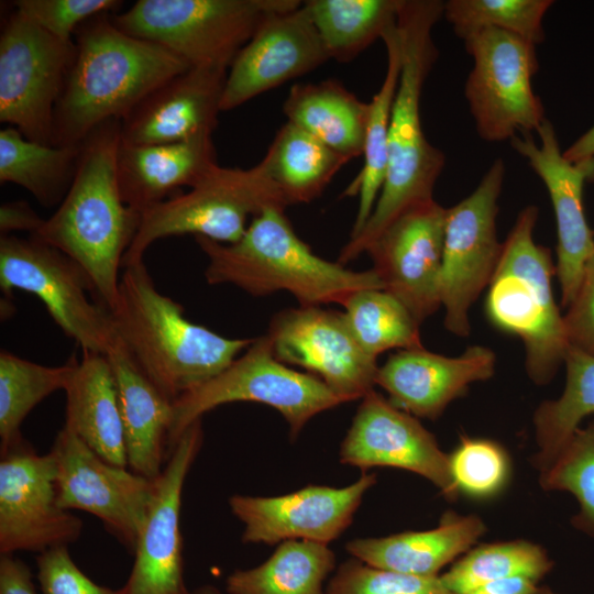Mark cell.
Returning a JSON list of instances; mask_svg holds the SVG:
<instances>
[{"label": "cell", "mask_w": 594, "mask_h": 594, "mask_svg": "<svg viewBox=\"0 0 594 594\" xmlns=\"http://www.w3.org/2000/svg\"><path fill=\"white\" fill-rule=\"evenodd\" d=\"M111 13L75 32L74 62L54 112L53 145L78 146L100 124L122 121L150 92L189 65L167 48L119 30Z\"/></svg>", "instance_id": "6da1fadb"}, {"label": "cell", "mask_w": 594, "mask_h": 594, "mask_svg": "<svg viewBox=\"0 0 594 594\" xmlns=\"http://www.w3.org/2000/svg\"><path fill=\"white\" fill-rule=\"evenodd\" d=\"M443 4L438 0H402L397 21L402 69L389 125L385 179L366 223L340 251L337 262L342 265L365 253L408 207L433 198L446 158L424 133L420 97L438 57L432 29L443 15Z\"/></svg>", "instance_id": "7a4b0ae2"}, {"label": "cell", "mask_w": 594, "mask_h": 594, "mask_svg": "<svg viewBox=\"0 0 594 594\" xmlns=\"http://www.w3.org/2000/svg\"><path fill=\"white\" fill-rule=\"evenodd\" d=\"M120 143V120L103 122L85 139L68 193L31 234L74 260L87 274L97 302L109 310L142 217L120 195L116 169Z\"/></svg>", "instance_id": "3957f363"}, {"label": "cell", "mask_w": 594, "mask_h": 594, "mask_svg": "<svg viewBox=\"0 0 594 594\" xmlns=\"http://www.w3.org/2000/svg\"><path fill=\"white\" fill-rule=\"evenodd\" d=\"M109 310L116 340L172 402L228 367L254 339H231L191 322L156 288L144 261L123 267Z\"/></svg>", "instance_id": "277c9868"}, {"label": "cell", "mask_w": 594, "mask_h": 594, "mask_svg": "<svg viewBox=\"0 0 594 594\" xmlns=\"http://www.w3.org/2000/svg\"><path fill=\"white\" fill-rule=\"evenodd\" d=\"M195 239L208 258L205 277L210 285L231 284L256 297L285 290L302 307L343 306L359 290L383 289L372 268L352 271L316 255L280 208L254 217L235 243Z\"/></svg>", "instance_id": "5b68a950"}, {"label": "cell", "mask_w": 594, "mask_h": 594, "mask_svg": "<svg viewBox=\"0 0 594 594\" xmlns=\"http://www.w3.org/2000/svg\"><path fill=\"white\" fill-rule=\"evenodd\" d=\"M537 219L536 206L519 212L502 244L485 309L494 326L522 340L527 373L534 383L544 385L570 345L552 292L550 251L532 237Z\"/></svg>", "instance_id": "8992f818"}, {"label": "cell", "mask_w": 594, "mask_h": 594, "mask_svg": "<svg viewBox=\"0 0 594 594\" xmlns=\"http://www.w3.org/2000/svg\"><path fill=\"white\" fill-rule=\"evenodd\" d=\"M299 0H139L111 13L122 32L156 43L189 67L229 69L240 50L272 13Z\"/></svg>", "instance_id": "52a82bcc"}, {"label": "cell", "mask_w": 594, "mask_h": 594, "mask_svg": "<svg viewBox=\"0 0 594 594\" xmlns=\"http://www.w3.org/2000/svg\"><path fill=\"white\" fill-rule=\"evenodd\" d=\"M271 207L285 210L288 204L262 160L248 169L217 165L188 193L172 196L142 213L122 267L144 261L147 249L167 237L193 234L235 243L246 231L249 217Z\"/></svg>", "instance_id": "ba28073f"}, {"label": "cell", "mask_w": 594, "mask_h": 594, "mask_svg": "<svg viewBox=\"0 0 594 594\" xmlns=\"http://www.w3.org/2000/svg\"><path fill=\"white\" fill-rule=\"evenodd\" d=\"M237 402L273 407L288 424L292 438L316 415L345 403L318 377L279 362L264 334L218 375L173 402L168 452L204 414Z\"/></svg>", "instance_id": "9c48e42d"}, {"label": "cell", "mask_w": 594, "mask_h": 594, "mask_svg": "<svg viewBox=\"0 0 594 594\" xmlns=\"http://www.w3.org/2000/svg\"><path fill=\"white\" fill-rule=\"evenodd\" d=\"M462 40L473 59L464 95L479 135L499 142L537 131L546 117L531 86L539 66L536 45L497 29H482Z\"/></svg>", "instance_id": "30bf717a"}, {"label": "cell", "mask_w": 594, "mask_h": 594, "mask_svg": "<svg viewBox=\"0 0 594 594\" xmlns=\"http://www.w3.org/2000/svg\"><path fill=\"white\" fill-rule=\"evenodd\" d=\"M0 286L7 295L14 289L35 295L84 352L106 354L116 341L109 309L87 295L94 288L85 271L50 244L1 234Z\"/></svg>", "instance_id": "8fae6325"}, {"label": "cell", "mask_w": 594, "mask_h": 594, "mask_svg": "<svg viewBox=\"0 0 594 594\" xmlns=\"http://www.w3.org/2000/svg\"><path fill=\"white\" fill-rule=\"evenodd\" d=\"M75 52L74 41L10 12L0 36V121L30 141L53 145L54 112Z\"/></svg>", "instance_id": "7c38bea8"}, {"label": "cell", "mask_w": 594, "mask_h": 594, "mask_svg": "<svg viewBox=\"0 0 594 594\" xmlns=\"http://www.w3.org/2000/svg\"><path fill=\"white\" fill-rule=\"evenodd\" d=\"M504 175L498 158L470 196L447 209L440 298L446 328L460 337L470 333L469 309L488 286L501 255L496 216Z\"/></svg>", "instance_id": "4fadbf2b"}, {"label": "cell", "mask_w": 594, "mask_h": 594, "mask_svg": "<svg viewBox=\"0 0 594 594\" xmlns=\"http://www.w3.org/2000/svg\"><path fill=\"white\" fill-rule=\"evenodd\" d=\"M50 452L55 461L59 506L96 516L133 554L153 499L155 480L107 462L65 426Z\"/></svg>", "instance_id": "5bb4252c"}, {"label": "cell", "mask_w": 594, "mask_h": 594, "mask_svg": "<svg viewBox=\"0 0 594 594\" xmlns=\"http://www.w3.org/2000/svg\"><path fill=\"white\" fill-rule=\"evenodd\" d=\"M55 475L53 454L24 439L1 453L0 554H40L80 537L82 521L59 506Z\"/></svg>", "instance_id": "9a60e30c"}, {"label": "cell", "mask_w": 594, "mask_h": 594, "mask_svg": "<svg viewBox=\"0 0 594 594\" xmlns=\"http://www.w3.org/2000/svg\"><path fill=\"white\" fill-rule=\"evenodd\" d=\"M265 334L279 362L306 369L345 403L375 385L376 359L362 349L344 312L316 306L285 309Z\"/></svg>", "instance_id": "2e32d148"}, {"label": "cell", "mask_w": 594, "mask_h": 594, "mask_svg": "<svg viewBox=\"0 0 594 594\" xmlns=\"http://www.w3.org/2000/svg\"><path fill=\"white\" fill-rule=\"evenodd\" d=\"M447 209L433 198L398 215L366 252L383 289L395 296L420 324L440 306Z\"/></svg>", "instance_id": "e0dca14e"}, {"label": "cell", "mask_w": 594, "mask_h": 594, "mask_svg": "<svg viewBox=\"0 0 594 594\" xmlns=\"http://www.w3.org/2000/svg\"><path fill=\"white\" fill-rule=\"evenodd\" d=\"M204 441L201 419L191 424L169 450L155 479L153 499L140 531L124 594H191L184 580L182 495L187 474Z\"/></svg>", "instance_id": "ac0fdd59"}, {"label": "cell", "mask_w": 594, "mask_h": 594, "mask_svg": "<svg viewBox=\"0 0 594 594\" xmlns=\"http://www.w3.org/2000/svg\"><path fill=\"white\" fill-rule=\"evenodd\" d=\"M361 399L340 446V462L363 471L374 466L407 470L431 482L448 501H455L460 492L450 459L435 436L374 389Z\"/></svg>", "instance_id": "d6986e66"}, {"label": "cell", "mask_w": 594, "mask_h": 594, "mask_svg": "<svg viewBox=\"0 0 594 594\" xmlns=\"http://www.w3.org/2000/svg\"><path fill=\"white\" fill-rule=\"evenodd\" d=\"M375 483L376 475L364 472L344 487L308 485L273 497L235 494L229 505L244 526V543L307 540L328 544L350 526L364 495Z\"/></svg>", "instance_id": "ffe728a7"}, {"label": "cell", "mask_w": 594, "mask_h": 594, "mask_svg": "<svg viewBox=\"0 0 594 594\" xmlns=\"http://www.w3.org/2000/svg\"><path fill=\"white\" fill-rule=\"evenodd\" d=\"M510 139L512 147L525 157L549 193L558 232L557 273L562 305L574 299L588 261L594 256V240L583 209V186L594 178V157L572 163L563 156L556 130L546 119L536 131Z\"/></svg>", "instance_id": "44dd1931"}, {"label": "cell", "mask_w": 594, "mask_h": 594, "mask_svg": "<svg viewBox=\"0 0 594 594\" xmlns=\"http://www.w3.org/2000/svg\"><path fill=\"white\" fill-rule=\"evenodd\" d=\"M329 59L304 1L297 8L272 13L228 69L221 111L304 76Z\"/></svg>", "instance_id": "7402d4cb"}, {"label": "cell", "mask_w": 594, "mask_h": 594, "mask_svg": "<svg viewBox=\"0 0 594 594\" xmlns=\"http://www.w3.org/2000/svg\"><path fill=\"white\" fill-rule=\"evenodd\" d=\"M228 69L190 67L150 92L122 121L121 142L165 144L211 136Z\"/></svg>", "instance_id": "603a6c76"}, {"label": "cell", "mask_w": 594, "mask_h": 594, "mask_svg": "<svg viewBox=\"0 0 594 594\" xmlns=\"http://www.w3.org/2000/svg\"><path fill=\"white\" fill-rule=\"evenodd\" d=\"M495 361L494 352L480 345L455 358L424 346L400 350L378 366L375 385L388 394L397 408L435 420L470 384L493 376Z\"/></svg>", "instance_id": "cb8c5ba5"}, {"label": "cell", "mask_w": 594, "mask_h": 594, "mask_svg": "<svg viewBox=\"0 0 594 594\" xmlns=\"http://www.w3.org/2000/svg\"><path fill=\"white\" fill-rule=\"evenodd\" d=\"M217 165L211 136L165 144L121 142L117 182L124 204L142 215L179 187L191 188Z\"/></svg>", "instance_id": "d4e9b609"}, {"label": "cell", "mask_w": 594, "mask_h": 594, "mask_svg": "<svg viewBox=\"0 0 594 594\" xmlns=\"http://www.w3.org/2000/svg\"><path fill=\"white\" fill-rule=\"evenodd\" d=\"M106 356L117 385L128 468L155 480L168 455L173 402L142 373L117 340Z\"/></svg>", "instance_id": "484cf974"}, {"label": "cell", "mask_w": 594, "mask_h": 594, "mask_svg": "<svg viewBox=\"0 0 594 594\" xmlns=\"http://www.w3.org/2000/svg\"><path fill=\"white\" fill-rule=\"evenodd\" d=\"M485 530L480 517L449 512L433 529L356 538L349 541L345 549L353 558L374 568L432 576L468 552Z\"/></svg>", "instance_id": "4316f807"}, {"label": "cell", "mask_w": 594, "mask_h": 594, "mask_svg": "<svg viewBox=\"0 0 594 594\" xmlns=\"http://www.w3.org/2000/svg\"><path fill=\"white\" fill-rule=\"evenodd\" d=\"M64 392V426L107 462L128 468L117 385L106 354L84 352Z\"/></svg>", "instance_id": "83f0119b"}, {"label": "cell", "mask_w": 594, "mask_h": 594, "mask_svg": "<svg viewBox=\"0 0 594 594\" xmlns=\"http://www.w3.org/2000/svg\"><path fill=\"white\" fill-rule=\"evenodd\" d=\"M283 112L287 121L346 160L363 155L369 102L360 100L340 81L327 79L293 85Z\"/></svg>", "instance_id": "f1b7e54d"}, {"label": "cell", "mask_w": 594, "mask_h": 594, "mask_svg": "<svg viewBox=\"0 0 594 594\" xmlns=\"http://www.w3.org/2000/svg\"><path fill=\"white\" fill-rule=\"evenodd\" d=\"M288 206L318 198L350 161L286 121L262 158Z\"/></svg>", "instance_id": "f546056e"}, {"label": "cell", "mask_w": 594, "mask_h": 594, "mask_svg": "<svg viewBox=\"0 0 594 594\" xmlns=\"http://www.w3.org/2000/svg\"><path fill=\"white\" fill-rule=\"evenodd\" d=\"M336 569L328 544L287 540L255 568L233 571L226 581L229 594H326L323 584Z\"/></svg>", "instance_id": "4dcf8cb0"}, {"label": "cell", "mask_w": 594, "mask_h": 594, "mask_svg": "<svg viewBox=\"0 0 594 594\" xmlns=\"http://www.w3.org/2000/svg\"><path fill=\"white\" fill-rule=\"evenodd\" d=\"M80 150L81 144L30 141L9 125L0 131V182L23 187L46 208L59 205L75 178Z\"/></svg>", "instance_id": "1f68e13d"}, {"label": "cell", "mask_w": 594, "mask_h": 594, "mask_svg": "<svg viewBox=\"0 0 594 594\" xmlns=\"http://www.w3.org/2000/svg\"><path fill=\"white\" fill-rule=\"evenodd\" d=\"M383 42L387 52V67L378 91L369 102L364 163L344 190L345 196L359 198L350 238L356 235L370 218L386 174L389 125L402 69V43L397 25L385 34Z\"/></svg>", "instance_id": "d6a6232c"}, {"label": "cell", "mask_w": 594, "mask_h": 594, "mask_svg": "<svg viewBox=\"0 0 594 594\" xmlns=\"http://www.w3.org/2000/svg\"><path fill=\"white\" fill-rule=\"evenodd\" d=\"M402 0L304 1L330 59L348 63L397 25Z\"/></svg>", "instance_id": "836d02e7"}, {"label": "cell", "mask_w": 594, "mask_h": 594, "mask_svg": "<svg viewBox=\"0 0 594 594\" xmlns=\"http://www.w3.org/2000/svg\"><path fill=\"white\" fill-rule=\"evenodd\" d=\"M563 362L566 367L563 393L557 399L541 403L534 416L538 451L532 465L539 472L551 464L581 421L594 414V356L569 346Z\"/></svg>", "instance_id": "e575fe53"}, {"label": "cell", "mask_w": 594, "mask_h": 594, "mask_svg": "<svg viewBox=\"0 0 594 594\" xmlns=\"http://www.w3.org/2000/svg\"><path fill=\"white\" fill-rule=\"evenodd\" d=\"M77 361L46 366L8 351L0 353V453L23 440L21 425L43 399L65 391Z\"/></svg>", "instance_id": "d590c367"}, {"label": "cell", "mask_w": 594, "mask_h": 594, "mask_svg": "<svg viewBox=\"0 0 594 594\" xmlns=\"http://www.w3.org/2000/svg\"><path fill=\"white\" fill-rule=\"evenodd\" d=\"M553 568L546 550L528 540L485 543L470 549L441 580L454 594H464L485 583L527 576L538 582Z\"/></svg>", "instance_id": "8d00e7d4"}, {"label": "cell", "mask_w": 594, "mask_h": 594, "mask_svg": "<svg viewBox=\"0 0 594 594\" xmlns=\"http://www.w3.org/2000/svg\"><path fill=\"white\" fill-rule=\"evenodd\" d=\"M345 319L362 349L372 358L391 349L422 346L419 323L384 289H362L343 305Z\"/></svg>", "instance_id": "74e56055"}, {"label": "cell", "mask_w": 594, "mask_h": 594, "mask_svg": "<svg viewBox=\"0 0 594 594\" xmlns=\"http://www.w3.org/2000/svg\"><path fill=\"white\" fill-rule=\"evenodd\" d=\"M552 4L551 0H449L443 16L461 38L497 29L537 45L544 41L542 21Z\"/></svg>", "instance_id": "f35d334b"}, {"label": "cell", "mask_w": 594, "mask_h": 594, "mask_svg": "<svg viewBox=\"0 0 594 594\" xmlns=\"http://www.w3.org/2000/svg\"><path fill=\"white\" fill-rule=\"evenodd\" d=\"M547 492H568L579 508L571 525L594 540V422L579 428L539 475Z\"/></svg>", "instance_id": "ab89813d"}, {"label": "cell", "mask_w": 594, "mask_h": 594, "mask_svg": "<svg viewBox=\"0 0 594 594\" xmlns=\"http://www.w3.org/2000/svg\"><path fill=\"white\" fill-rule=\"evenodd\" d=\"M449 459L459 492L472 497L493 496L507 482L508 457L504 449L492 440L464 436Z\"/></svg>", "instance_id": "60d3db41"}, {"label": "cell", "mask_w": 594, "mask_h": 594, "mask_svg": "<svg viewBox=\"0 0 594 594\" xmlns=\"http://www.w3.org/2000/svg\"><path fill=\"white\" fill-rule=\"evenodd\" d=\"M326 594H454L440 575L424 576L371 566L355 558L341 563Z\"/></svg>", "instance_id": "b9f144b4"}, {"label": "cell", "mask_w": 594, "mask_h": 594, "mask_svg": "<svg viewBox=\"0 0 594 594\" xmlns=\"http://www.w3.org/2000/svg\"><path fill=\"white\" fill-rule=\"evenodd\" d=\"M117 0H18L14 9L35 25L65 42L74 41L76 30L100 13H116Z\"/></svg>", "instance_id": "7bdbcfd3"}, {"label": "cell", "mask_w": 594, "mask_h": 594, "mask_svg": "<svg viewBox=\"0 0 594 594\" xmlns=\"http://www.w3.org/2000/svg\"><path fill=\"white\" fill-rule=\"evenodd\" d=\"M36 579L42 594H124L122 587L99 585L74 562L67 546L36 557Z\"/></svg>", "instance_id": "ee69618b"}, {"label": "cell", "mask_w": 594, "mask_h": 594, "mask_svg": "<svg viewBox=\"0 0 594 594\" xmlns=\"http://www.w3.org/2000/svg\"><path fill=\"white\" fill-rule=\"evenodd\" d=\"M563 322L569 345L594 356V256L586 264Z\"/></svg>", "instance_id": "f6af8a7d"}, {"label": "cell", "mask_w": 594, "mask_h": 594, "mask_svg": "<svg viewBox=\"0 0 594 594\" xmlns=\"http://www.w3.org/2000/svg\"><path fill=\"white\" fill-rule=\"evenodd\" d=\"M0 594H36L31 570L13 554H0Z\"/></svg>", "instance_id": "bcb514c9"}, {"label": "cell", "mask_w": 594, "mask_h": 594, "mask_svg": "<svg viewBox=\"0 0 594 594\" xmlns=\"http://www.w3.org/2000/svg\"><path fill=\"white\" fill-rule=\"evenodd\" d=\"M44 220L24 200L6 202L0 207L1 234H10L12 231L20 230L33 234L43 224Z\"/></svg>", "instance_id": "7dc6e473"}, {"label": "cell", "mask_w": 594, "mask_h": 594, "mask_svg": "<svg viewBox=\"0 0 594 594\" xmlns=\"http://www.w3.org/2000/svg\"><path fill=\"white\" fill-rule=\"evenodd\" d=\"M544 588L527 576H512L485 583L464 594H541Z\"/></svg>", "instance_id": "c3c4849f"}, {"label": "cell", "mask_w": 594, "mask_h": 594, "mask_svg": "<svg viewBox=\"0 0 594 594\" xmlns=\"http://www.w3.org/2000/svg\"><path fill=\"white\" fill-rule=\"evenodd\" d=\"M563 156L572 162L578 163L581 161L590 160L594 157V125L582 134L574 143H572L565 151Z\"/></svg>", "instance_id": "681fc988"}, {"label": "cell", "mask_w": 594, "mask_h": 594, "mask_svg": "<svg viewBox=\"0 0 594 594\" xmlns=\"http://www.w3.org/2000/svg\"><path fill=\"white\" fill-rule=\"evenodd\" d=\"M191 594H222V593L212 585H204L191 591Z\"/></svg>", "instance_id": "f907efd6"}, {"label": "cell", "mask_w": 594, "mask_h": 594, "mask_svg": "<svg viewBox=\"0 0 594 594\" xmlns=\"http://www.w3.org/2000/svg\"><path fill=\"white\" fill-rule=\"evenodd\" d=\"M541 594H556V593H553L552 591L546 587Z\"/></svg>", "instance_id": "816d5d0a"}]
</instances>
